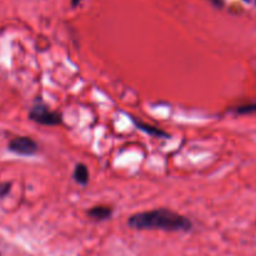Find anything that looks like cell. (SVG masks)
<instances>
[{"mask_svg": "<svg viewBox=\"0 0 256 256\" xmlns=\"http://www.w3.org/2000/svg\"><path fill=\"white\" fill-rule=\"evenodd\" d=\"M80 2H82V0H72V5H74V6H75V5L79 4Z\"/></svg>", "mask_w": 256, "mask_h": 256, "instance_id": "9c48e42d", "label": "cell"}, {"mask_svg": "<svg viewBox=\"0 0 256 256\" xmlns=\"http://www.w3.org/2000/svg\"><path fill=\"white\" fill-rule=\"evenodd\" d=\"M74 179L78 184L85 185L89 182V170L84 164H78L74 170Z\"/></svg>", "mask_w": 256, "mask_h": 256, "instance_id": "5b68a950", "label": "cell"}, {"mask_svg": "<svg viewBox=\"0 0 256 256\" xmlns=\"http://www.w3.org/2000/svg\"><path fill=\"white\" fill-rule=\"evenodd\" d=\"M128 224L136 230H164V232H189L192 222L188 218L166 209L138 212Z\"/></svg>", "mask_w": 256, "mask_h": 256, "instance_id": "6da1fadb", "label": "cell"}, {"mask_svg": "<svg viewBox=\"0 0 256 256\" xmlns=\"http://www.w3.org/2000/svg\"><path fill=\"white\" fill-rule=\"evenodd\" d=\"M10 188H12L10 182H0V199H2V198L9 194Z\"/></svg>", "mask_w": 256, "mask_h": 256, "instance_id": "ba28073f", "label": "cell"}, {"mask_svg": "<svg viewBox=\"0 0 256 256\" xmlns=\"http://www.w3.org/2000/svg\"><path fill=\"white\" fill-rule=\"evenodd\" d=\"M135 125H136L138 128H139L140 130H142V132H145L146 134H150L152 136H159V138H169V134L165 132H162V130L158 129V128H154V126H150V125H146L144 124V122H135Z\"/></svg>", "mask_w": 256, "mask_h": 256, "instance_id": "8992f818", "label": "cell"}, {"mask_svg": "<svg viewBox=\"0 0 256 256\" xmlns=\"http://www.w3.org/2000/svg\"><path fill=\"white\" fill-rule=\"evenodd\" d=\"M29 119L40 125H49V126L62 124L60 114L52 112L45 105L42 104H36L32 106V109L29 112Z\"/></svg>", "mask_w": 256, "mask_h": 256, "instance_id": "7a4b0ae2", "label": "cell"}, {"mask_svg": "<svg viewBox=\"0 0 256 256\" xmlns=\"http://www.w3.org/2000/svg\"><path fill=\"white\" fill-rule=\"evenodd\" d=\"M236 114L240 115H250V114H256V102H252V104L242 105V106L236 108L235 109Z\"/></svg>", "mask_w": 256, "mask_h": 256, "instance_id": "52a82bcc", "label": "cell"}, {"mask_svg": "<svg viewBox=\"0 0 256 256\" xmlns=\"http://www.w3.org/2000/svg\"><path fill=\"white\" fill-rule=\"evenodd\" d=\"M112 209L110 206H106V205H99V206H94L88 212V216L92 218L94 220H106L112 216Z\"/></svg>", "mask_w": 256, "mask_h": 256, "instance_id": "277c9868", "label": "cell"}, {"mask_svg": "<svg viewBox=\"0 0 256 256\" xmlns=\"http://www.w3.org/2000/svg\"><path fill=\"white\" fill-rule=\"evenodd\" d=\"M245 2H249V0H245Z\"/></svg>", "mask_w": 256, "mask_h": 256, "instance_id": "30bf717a", "label": "cell"}, {"mask_svg": "<svg viewBox=\"0 0 256 256\" xmlns=\"http://www.w3.org/2000/svg\"><path fill=\"white\" fill-rule=\"evenodd\" d=\"M8 149H9V152H14V154L29 156V155H34L38 152V144L30 138L19 136L15 138L9 142Z\"/></svg>", "mask_w": 256, "mask_h": 256, "instance_id": "3957f363", "label": "cell"}, {"mask_svg": "<svg viewBox=\"0 0 256 256\" xmlns=\"http://www.w3.org/2000/svg\"><path fill=\"white\" fill-rule=\"evenodd\" d=\"M255 2H256V0H255Z\"/></svg>", "mask_w": 256, "mask_h": 256, "instance_id": "8fae6325", "label": "cell"}]
</instances>
